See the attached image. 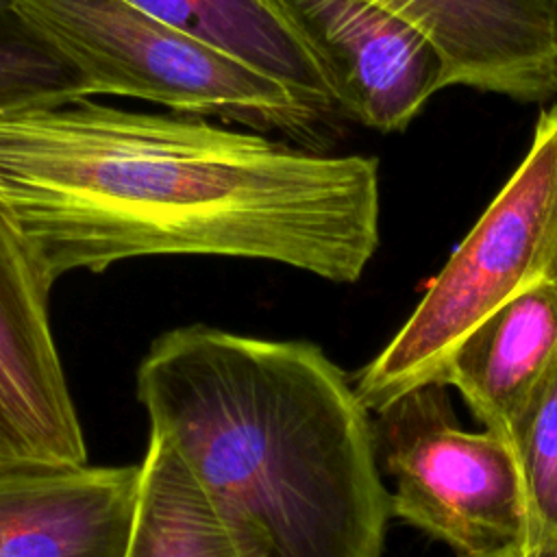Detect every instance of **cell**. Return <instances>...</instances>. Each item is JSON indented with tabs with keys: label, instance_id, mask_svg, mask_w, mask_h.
<instances>
[{
	"label": "cell",
	"instance_id": "obj_8",
	"mask_svg": "<svg viewBox=\"0 0 557 557\" xmlns=\"http://www.w3.org/2000/svg\"><path fill=\"white\" fill-rule=\"evenodd\" d=\"M141 466H0V557H126Z\"/></svg>",
	"mask_w": 557,
	"mask_h": 557
},
{
	"label": "cell",
	"instance_id": "obj_9",
	"mask_svg": "<svg viewBox=\"0 0 557 557\" xmlns=\"http://www.w3.org/2000/svg\"><path fill=\"white\" fill-rule=\"evenodd\" d=\"M557 359V287L542 283L481 322L453 352L442 381L485 431L513 442L520 418Z\"/></svg>",
	"mask_w": 557,
	"mask_h": 557
},
{
	"label": "cell",
	"instance_id": "obj_2",
	"mask_svg": "<svg viewBox=\"0 0 557 557\" xmlns=\"http://www.w3.org/2000/svg\"><path fill=\"white\" fill-rule=\"evenodd\" d=\"M137 398L242 557L383 555L372 418L320 346L178 326L150 344Z\"/></svg>",
	"mask_w": 557,
	"mask_h": 557
},
{
	"label": "cell",
	"instance_id": "obj_11",
	"mask_svg": "<svg viewBox=\"0 0 557 557\" xmlns=\"http://www.w3.org/2000/svg\"><path fill=\"white\" fill-rule=\"evenodd\" d=\"M126 557H242L207 494L176 455L150 433Z\"/></svg>",
	"mask_w": 557,
	"mask_h": 557
},
{
	"label": "cell",
	"instance_id": "obj_4",
	"mask_svg": "<svg viewBox=\"0 0 557 557\" xmlns=\"http://www.w3.org/2000/svg\"><path fill=\"white\" fill-rule=\"evenodd\" d=\"M94 96H128L255 131L311 135L329 117L283 83L154 20L126 0H15Z\"/></svg>",
	"mask_w": 557,
	"mask_h": 557
},
{
	"label": "cell",
	"instance_id": "obj_7",
	"mask_svg": "<svg viewBox=\"0 0 557 557\" xmlns=\"http://www.w3.org/2000/svg\"><path fill=\"white\" fill-rule=\"evenodd\" d=\"M318 59L339 113L379 133L405 131L444 89L431 41L363 0H281Z\"/></svg>",
	"mask_w": 557,
	"mask_h": 557
},
{
	"label": "cell",
	"instance_id": "obj_13",
	"mask_svg": "<svg viewBox=\"0 0 557 557\" xmlns=\"http://www.w3.org/2000/svg\"><path fill=\"white\" fill-rule=\"evenodd\" d=\"M524 494L527 550H557V359L527 405L511 442Z\"/></svg>",
	"mask_w": 557,
	"mask_h": 557
},
{
	"label": "cell",
	"instance_id": "obj_6",
	"mask_svg": "<svg viewBox=\"0 0 557 557\" xmlns=\"http://www.w3.org/2000/svg\"><path fill=\"white\" fill-rule=\"evenodd\" d=\"M48 296L50 287L0 205V466L87 463Z\"/></svg>",
	"mask_w": 557,
	"mask_h": 557
},
{
	"label": "cell",
	"instance_id": "obj_3",
	"mask_svg": "<svg viewBox=\"0 0 557 557\" xmlns=\"http://www.w3.org/2000/svg\"><path fill=\"white\" fill-rule=\"evenodd\" d=\"M557 287V104L533 126L527 154L444 268L355 381L359 403L379 411L440 383L459 344L531 287Z\"/></svg>",
	"mask_w": 557,
	"mask_h": 557
},
{
	"label": "cell",
	"instance_id": "obj_12",
	"mask_svg": "<svg viewBox=\"0 0 557 557\" xmlns=\"http://www.w3.org/2000/svg\"><path fill=\"white\" fill-rule=\"evenodd\" d=\"M91 96L94 89L85 76L17 2L0 0V117Z\"/></svg>",
	"mask_w": 557,
	"mask_h": 557
},
{
	"label": "cell",
	"instance_id": "obj_1",
	"mask_svg": "<svg viewBox=\"0 0 557 557\" xmlns=\"http://www.w3.org/2000/svg\"><path fill=\"white\" fill-rule=\"evenodd\" d=\"M0 205L50 289L74 270L163 255L355 283L381 239L374 157L91 98L0 117Z\"/></svg>",
	"mask_w": 557,
	"mask_h": 557
},
{
	"label": "cell",
	"instance_id": "obj_10",
	"mask_svg": "<svg viewBox=\"0 0 557 557\" xmlns=\"http://www.w3.org/2000/svg\"><path fill=\"white\" fill-rule=\"evenodd\" d=\"M154 20L339 113L324 72L281 0H126Z\"/></svg>",
	"mask_w": 557,
	"mask_h": 557
},
{
	"label": "cell",
	"instance_id": "obj_5",
	"mask_svg": "<svg viewBox=\"0 0 557 557\" xmlns=\"http://www.w3.org/2000/svg\"><path fill=\"white\" fill-rule=\"evenodd\" d=\"M381 474L392 481V518L479 555L520 544L524 494L513 446L457 424L448 385L429 383L374 411Z\"/></svg>",
	"mask_w": 557,
	"mask_h": 557
},
{
	"label": "cell",
	"instance_id": "obj_14",
	"mask_svg": "<svg viewBox=\"0 0 557 557\" xmlns=\"http://www.w3.org/2000/svg\"><path fill=\"white\" fill-rule=\"evenodd\" d=\"M459 557H557V550H527L520 544H511L496 550H487L479 555H459Z\"/></svg>",
	"mask_w": 557,
	"mask_h": 557
}]
</instances>
